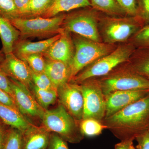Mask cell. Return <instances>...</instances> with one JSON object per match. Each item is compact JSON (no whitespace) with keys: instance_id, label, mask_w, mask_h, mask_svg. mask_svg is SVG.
Masks as SVG:
<instances>
[{"instance_id":"cell-10","label":"cell","mask_w":149,"mask_h":149,"mask_svg":"<svg viewBox=\"0 0 149 149\" xmlns=\"http://www.w3.org/2000/svg\"><path fill=\"white\" fill-rule=\"evenodd\" d=\"M9 78L14 101L19 111L26 117L40 118L41 120L46 110L40 105L32 91L17 80Z\"/></svg>"},{"instance_id":"cell-36","label":"cell","mask_w":149,"mask_h":149,"mask_svg":"<svg viewBox=\"0 0 149 149\" xmlns=\"http://www.w3.org/2000/svg\"><path fill=\"white\" fill-rule=\"evenodd\" d=\"M13 1L20 14V17L24 18L28 9L30 0H13Z\"/></svg>"},{"instance_id":"cell-24","label":"cell","mask_w":149,"mask_h":149,"mask_svg":"<svg viewBox=\"0 0 149 149\" xmlns=\"http://www.w3.org/2000/svg\"><path fill=\"white\" fill-rule=\"evenodd\" d=\"M55 0H30L24 18L41 16L51 8Z\"/></svg>"},{"instance_id":"cell-3","label":"cell","mask_w":149,"mask_h":149,"mask_svg":"<svg viewBox=\"0 0 149 149\" xmlns=\"http://www.w3.org/2000/svg\"><path fill=\"white\" fill-rule=\"evenodd\" d=\"M136 49L129 42L122 43L110 53L85 68L72 80L76 83H81L94 77L108 75L117 67L127 61Z\"/></svg>"},{"instance_id":"cell-41","label":"cell","mask_w":149,"mask_h":149,"mask_svg":"<svg viewBox=\"0 0 149 149\" xmlns=\"http://www.w3.org/2000/svg\"><path fill=\"white\" fill-rule=\"evenodd\" d=\"M129 149H136V148H135V147L133 145V143H132L130 144V148H129Z\"/></svg>"},{"instance_id":"cell-19","label":"cell","mask_w":149,"mask_h":149,"mask_svg":"<svg viewBox=\"0 0 149 149\" xmlns=\"http://www.w3.org/2000/svg\"><path fill=\"white\" fill-rule=\"evenodd\" d=\"M123 64L125 68L149 80V48L136 49Z\"/></svg>"},{"instance_id":"cell-5","label":"cell","mask_w":149,"mask_h":149,"mask_svg":"<svg viewBox=\"0 0 149 149\" xmlns=\"http://www.w3.org/2000/svg\"><path fill=\"white\" fill-rule=\"evenodd\" d=\"M66 13H62L53 17L45 18L36 17L31 18L19 17L10 21L20 32L19 39L31 37H51L63 31V24Z\"/></svg>"},{"instance_id":"cell-13","label":"cell","mask_w":149,"mask_h":149,"mask_svg":"<svg viewBox=\"0 0 149 149\" xmlns=\"http://www.w3.org/2000/svg\"><path fill=\"white\" fill-rule=\"evenodd\" d=\"M0 67L8 77L17 80L30 89L33 84L31 70L24 61L11 53L5 55Z\"/></svg>"},{"instance_id":"cell-9","label":"cell","mask_w":149,"mask_h":149,"mask_svg":"<svg viewBox=\"0 0 149 149\" xmlns=\"http://www.w3.org/2000/svg\"><path fill=\"white\" fill-rule=\"evenodd\" d=\"M82 83L78 86L83 97V119L101 120L105 115L106 101L100 81L89 79Z\"/></svg>"},{"instance_id":"cell-40","label":"cell","mask_w":149,"mask_h":149,"mask_svg":"<svg viewBox=\"0 0 149 149\" xmlns=\"http://www.w3.org/2000/svg\"><path fill=\"white\" fill-rule=\"evenodd\" d=\"M5 58V54L3 53L2 51H0V64L3 61Z\"/></svg>"},{"instance_id":"cell-27","label":"cell","mask_w":149,"mask_h":149,"mask_svg":"<svg viewBox=\"0 0 149 149\" xmlns=\"http://www.w3.org/2000/svg\"><path fill=\"white\" fill-rule=\"evenodd\" d=\"M22 133L15 128L7 129L3 149H21Z\"/></svg>"},{"instance_id":"cell-28","label":"cell","mask_w":149,"mask_h":149,"mask_svg":"<svg viewBox=\"0 0 149 149\" xmlns=\"http://www.w3.org/2000/svg\"><path fill=\"white\" fill-rule=\"evenodd\" d=\"M0 15L9 21L21 17L13 0H0Z\"/></svg>"},{"instance_id":"cell-1","label":"cell","mask_w":149,"mask_h":149,"mask_svg":"<svg viewBox=\"0 0 149 149\" xmlns=\"http://www.w3.org/2000/svg\"><path fill=\"white\" fill-rule=\"evenodd\" d=\"M74 53L69 67L70 80L96 60L113 52L117 45L99 42L73 34L72 37Z\"/></svg>"},{"instance_id":"cell-33","label":"cell","mask_w":149,"mask_h":149,"mask_svg":"<svg viewBox=\"0 0 149 149\" xmlns=\"http://www.w3.org/2000/svg\"><path fill=\"white\" fill-rule=\"evenodd\" d=\"M47 149H69L67 143L58 134L51 133Z\"/></svg>"},{"instance_id":"cell-32","label":"cell","mask_w":149,"mask_h":149,"mask_svg":"<svg viewBox=\"0 0 149 149\" xmlns=\"http://www.w3.org/2000/svg\"><path fill=\"white\" fill-rule=\"evenodd\" d=\"M126 16L135 17L137 12L136 0H116Z\"/></svg>"},{"instance_id":"cell-20","label":"cell","mask_w":149,"mask_h":149,"mask_svg":"<svg viewBox=\"0 0 149 149\" xmlns=\"http://www.w3.org/2000/svg\"><path fill=\"white\" fill-rule=\"evenodd\" d=\"M0 37L2 51L5 54L12 53L15 44L19 40L20 32L9 20L0 15Z\"/></svg>"},{"instance_id":"cell-14","label":"cell","mask_w":149,"mask_h":149,"mask_svg":"<svg viewBox=\"0 0 149 149\" xmlns=\"http://www.w3.org/2000/svg\"><path fill=\"white\" fill-rule=\"evenodd\" d=\"M74 53L72 37L70 33L63 30L60 37L51 45L43 55L46 59L62 62L69 65Z\"/></svg>"},{"instance_id":"cell-17","label":"cell","mask_w":149,"mask_h":149,"mask_svg":"<svg viewBox=\"0 0 149 149\" xmlns=\"http://www.w3.org/2000/svg\"><path fill=\"white\" fill-rule=\"evenodd\" d=\"M51 133L43 126L33 127L22 134L20 149H47Z\"/></svg>"},{"instance_id":"cell-2","label":"cell","mask_w":149,"mask_h":149,"mask_svg":"<svg viewBox=\"0 0 149 149\" xmlns=\"http://www.w3.org/2000/svg\"><path fill=\"white\" fill-rule=\"evenodd\" d=\"M143 25L136 17L116 16L100 13L98 27L102 42H127Z\"/></svg>"},{"instance_id":"cell-39","label":"cell","mask_w":149,"mask_h":149,"mask_svg":"<svg viewBox=\"0 0 149 149\" xmlns=\"http://www.w3.org/2000/svg\"><path fill=\"white\" fill-rule=\"evenodd\" d=\"M7 129L3 126L0 123V149H3Z\"/></svg>"},{"instance_id":"cell-34","label":"cell","mask_w":149,"mask_h":149,"mask_svg":"<svg viewBox=\"0 0 149 149\" xmlns=\"http://www.w3.org/2000/svg\"><path fill=\"white\" fill-rule=\"evenodd\" d=\"M0 89L8 94L14 100L13 93L11 87L9 78L6 74L5 72L3 71L1 67H0Z\"/></svg>"},{"instance_id":"cell-11","label":"cell","mask_w":149,"mask_h":149,"mask_svg":"<svg viewBox=\"0 0 149 149\" xmlns=\"http://www.w3.org/2000/svg\"><path fill=\"white\" fill-rule=\"evenodd\" d=\"M57 93L61 104L76 120H82L83 97L78 85L68 82L58 88Z\"/></svg>"},{"instance_id":"cell-23","label":"cell","mask_w":149,"mask_h":149,"mask_svg":"<svg viewBox=\"0 0 149 149\" xmlns=\"http://www.w3.org/2000/svg\"><path fill=\"white\" fill-rule=\"evenodd\" d=\"M30 89L37 102L45 109L47 110L50 106L54 104L58 98L57 90H43L33 84Z\"/></svg>"},{"instance_id":"cell-18","label":"cell","mask_w":149,"mask_h":149,"mask_svg":"<svg viewBox=\"0 0 149 149\" xmlns=\"http://www.w3.org/2000/svg\"><path fill=\"white\" fill-rule=\"evenodd\" d=\"M46 60L45 73L57 90L60 86L69 82L70 74L68 65L57 61L46 59Z\"/></svg>"},{"instance_id":"cell-15","label":"cell","mask_w":149,"mask_h":149,"mask_svg":"<svg viewBox=\"0 0 149 149\" xmlns=\"http://www.w3.org/2000/svg\"><path fill=\"white\" fill-rule=\"evenodd\" d=\"M61 33L45 40L32 42L26 39L19 40L15 44L12 53L23 60L26 57L35 54H44L51 45L61 37Z\"/></svg>"},{"instance_id":"cell-8","label":"cell","mask_w":149,"mask_h":149,"mask_svg":"<svg viewBox=\"0 0 149 149\" xmlns=\"http://www.w3.org/2000/svg\"><path fill=\"white\" fill-rule=\"evenodd\" d=\"M149 117V94L107 118V119L112 125L134 128L143 124Z\"/></svg>"},{"instance_id":"cell-7","label":"cell","mask_w":149,"mask_h":149,"mask_svg":"<svg viewBox=\"0 0 149 149\" xmlns=\"http://www.w3.org/2000/svg\"><path fill=\"white\" fill-rule=\"evenodd\" d=\"M99 81L105 96L117 91H149V80L126 68Z\"/></svg>"},{"instance_id":"cell-4","label":"cell","mask_w":149,"mask_h":149,"mask_svg":"<svg viewBox=\"0 0 149 149\" xmlns=\"http://www.w3.org/2000/svg\"><path fill=\"white\" fill-rule=\"evenodd\" d=\"M100 13L91 6L71 11L66 14L63 29L69 33L102 42L98 27Z\"/></svg>"},{"instance_id":"cell-22","label":"cell","mask_w":149,"mask_h":149,"mask_svg":"<svg viewBox=\"0 0 149 149\" xmlns=\"http://www.w3.org/2000/svg\"><path fill=\"white\" fill-rule=\"evenodd\" d=\"M91 7L108 15L125 16L126 15L116 0H89Z\"/></svg>"},{"instance_id":"cell-26","label":"cell","mask_w":149,"mask_h":149,"mask_svg":"<svg viewBox=\"0 0 149 149\" xmlns=\"http://www.w3.org/2000/svg\"><path fill=\"white\" fill-rule=\"evenodd\" d=\"M128 42L133 44L136 49L149 48V24L141 27Z\"/></svg>"},{"instance_id":"cell-35","label":"cell","mask_w":149,"mask_h":149,"mask_svg":"<svg viewBox=\"0 0 149 149\" xmlns=\"http://www.w3.org/2000/svg\"><path fill=\"white\" fill-rule=\"evenodd\" d=\"M136 139L138 143L137 149H149V129L139 133Z\"/></svg>"},{"instance_id":"cell-30","label":"cell","mask_w":149,"mask_h":149,"mask_svg":"<svg viewBox=\"0 0 149 149\" xmlns=\"http://www.w3.org/2000/svg\"><path fill=\"white\" fill-rule=\"evenodd\" d=\"M30 70L32 83L37 88L43 90H57L45 72L37 73L33 72L31 69Z\"/></svg>"},{"instance_id":"cell-12","label":"cell","mask_w":149,"mask_h":149,"mask_svg":"<svg viewBox=\"0 0 149 149\" xmlns=\"http://www.w3.org/2000/svg\"><path fill=\"white\" fill-rule=\"evenodd\" d=\"M149 94L148 90L117 91L110 93L106 96L105 115L109 117Z\"/></svg>"},{"instance_id":"cell-37","label":"cell","mask_w":149,"mask_h":149,"mask_svg":"<svg viewBox=\"0 0 149 149\" xmlns=\"http://www.w3.org/2000/svg\"><path fill=\"white\" fill-rule=\"evenodd\" d=\"M0 103L18 109L13 99L8 94L0 89ZM19 110V109H18Z\"/></svg>"},{"instance_id":"cell-31","label":"cell","mask_w":149,"mask_h":149,"mask_svg":"<svg viewBox=\"0 0 149 149\" xmlns=\"http://www.w3.org/2000/svg\"><path fill=\"white\" fill-rule=\"evenodd\" d=\"M136 17L143 26L149 24V0H136Z\"/></svg>"},{"instance_id":"cell-16","label":"cell","mask_w":149,"mask_h":149,"mask_svg":"<svg viewBox=\"0 0 149 149\" xmlns=\"http://www.w3.org/2000/svg\"><path fill=\"white\" fill-rule=\"evenodd\" d=\"M0 119L11 128L23 134L36 125H34L18 109L0 103Z\"/></svg>"},{"instance_id":"cell-29","label":"cell","mask_w":149,"mask_h":149,"mask_svg":"<svg viewBox=\"0 0 149 149\" xmlns=\"http://www.w3.org/2000/svg\"><path fill=\"white\" fill-rule=\"evenodd\" d=\"M23 61L27 63L33 72H45L46 60L43 54L31 55L25 57Z\"/></svg>"},{"instance_id":"cell-21","label":"cell","mask_w":149,"mask_h":149,"mask_svg":"<svg viewBox=\"0 0 149 149\" xmlns=\"http://www.w3.org/2000/svg\"><path fill=\"white\" fill-rule=\"evenodd\" d=\"M90 6L89 0H55L51 8L40 17L50 18L60 13Z\"/></svg>"},{"instance_id":"cell-25","label":"cell","mask_w":149,"mask_h":149,"mask_svg":"<svg viewBox=\"0 0 149 149\" xmlns=\"http://www.w3.org/2000/svg\"><path fill=\"white\" fill-rule=\"evenodd\" d=\"M104 127L99 120L87 118L81 120L79 128L83 136L93 137L100 135Z\"/></svg>"},{"instance_id":"cell-38","label":"cell","mask_w":149,"mask_h":149,"mask_svg":"<svg viewBox=\"0 0 149 149\" xmlns=\"http://www.w3.org/2000/svg\"><path fill=\"white\" fill-rule=\"evenodd\" d=\"M133 138L122 140L116 145L115 149H129L130 144L133 143Z\"/></svg>"},{"instance_id":"cell-6","label":"cell","mask_w":149,"mask_h":149,"mask_svg":"<svg viewBox=\"0 0 149 149\" xmlns=\"http://www.w3.org/2000/svg\"><path fill=\"white\" fill-rule=\"evenodd\" d=\"M41 120L46 130L58 134L66 142L77 143L83 139L74 118L61 104L55 109L46 110Z\"/></svg>"}]
</instances>
